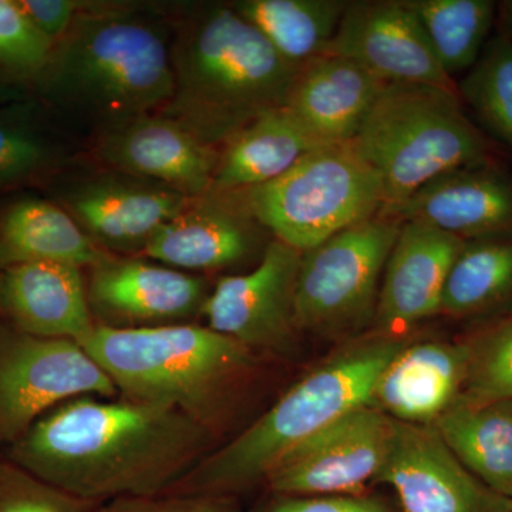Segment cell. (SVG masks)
I'll return each mask as SVG.
<instances>
[{"instance_id":"obj_18","label":"cell","mask_w":512,"mask_h":512,"mask_svg":"<svg viewBox=\"0 0 512 512\" xmlns=\"http://www.w3.org/2000/svg\"><path fill=\"white\" fill-rule=\"evenodd\" d=\"M466 244L430 225L402 222L384 265L369 333L406 338L417 325L440 315L448 272Z\"/></svg>"},{"instance_id":"obj_9","label":"cell","mask_w":512,"mask_h":512,"mask_svg":"<svg viewBox=\"0 0 512 512\" xmlns=\"http://www.w3.org/2000/svg\"><path fill=\"white\" fill-rule=\"evenodd\" d=\"M116 399V384L79 342L39 338L0 320V446L77 397Z\"/></svg>"},{"instance_id":"obj_19","label":"cell","mask_w":512,"mask_h":512,"mask_svg":"<svg viewBox=\"0 0 512 512\" xmlns=\"http://www.w3.org/2000/svg\"><path fill=\"white\" fill-rule=\"evenodd\" d=\"M379 215L421 222L463 239L511 237L512 178L490 160L434 178L407 200Z\"/></svg>"},{"instance_id":"obj_13","label":"cell","mask_w":512,"mask_h":512,"mask_svg":"<svg viewBox=\"0 0 512 512\" xmlns=\"http://www.w3.org/2000/svg\"><path fill=\"white\" fill-rule=\"evenodd\" d=\"M84 271L90 312L96 326L103 328L191 323L201 316L211 292L201 276L141 256L106 254Z\"/></svg>"},{"instance_id":"obj_25","label":"cell","mask_w":512,"mask_h":512,"mask_svg":"<svg viewBox=\"0 0 512 512\" xmlns=\"http://www.w3.org/2000/svg\"><path fill=\"white\" fill-rule=\"evenodd\" d=\"M433 426L471 474L512 501V399L460 397Z\"/></svg>"},{"instance_id":"obj_24","label":"cell","mask_w":512,"mask_h":512,"mask_svg":"<svg viewBox=\"0 0 512 512\" xmlns=\"http://www.w3.org/2000/svg\"><path fill=\"white\" fill-rule=\"evenodd\" d=\"M106 254L55 201L22 198L0 211V271L32 262L87 269Z\"/></svg>"},{"instance_id":"obj_27","label":"cell","mask_w":512,"mask_h":512,"mask_svg":"<svg viewBox=\"0 0 512 512\" xmlns=\"http://www.w3.org/2000/svg\"><path fill=\"white\" fill-rule=\"evenodd\" d=\"M296 69L326 52L349 2L346 0H238L231 2Z\"/></svg>"},{"instance_id":"obj_17","label":"cell","mask_w":512,"mask_h":512,"mask_svg":"<svg viewBox=\"0 0 512 512\" xmlns=\"http://www.w3.org/2000/svg\"><path fill=\"white\" fill-rule=\"evenodd\" d=\"M89 156L96 164L197 198L211 191L220 148L161 114H147L93 134Z\"/></svg>"},{"instance_id":"obj_12","label":"cell","mask_w":512,"mask_h":512,"mask_svg":"<svg viewBox=\"0 0 512 512\" xmlns=\"http://www.w3.org/2000/svg\"><path fill=\"white\" fill-rule=\"evenodd\" d=\"M302 252L272 239L245 274L221 276L201 309L208 328L261 356H289L301 338L295 291Z\"/></svg>"},{"instance_id":"obj_28","label":"cell","mask_w":512,"mask_h":512,"mask_svg":"<svg viewBox=\"0 0 512 512\" xmlns=\"http://www.w3.org/2000/svg\"><path fill=\"white\" fill-rule=\"evenodd\" d=\"M512 302V235L464 245L444 285L440 315L478 319Z\"/></svg>"},{"instance_id":"obj_22","label":"cell","mask_w":512,"mask_h":512,"mask_svg":"<svg viewBox=\"0 0 512 512\" xmlns=\"http://www.w3.org/2000/svg\"><path fill=\"white\" fill-rule=\"evenodd\" d=\"M386 86L355 60L323 53L296 70L285 109L320 143H350Z\"/></svg>"},{"instance_id":"obj_16","label":"cell","mask_w":512,"mask_h":512,"mask_svg":"<svg viewBox=\"0 0 512 512\" xmlns=\"http://www.w3.org/2000/svg\"><path fill=\"white\" fill-rule=\"evenodd\" d=\"M325 53L355 60L387 84H427L457 92L407 0L349 2Z\"/></svg>"},{"instance_id":"obj_21","label":"cell","mask_w":512,"mask_h":512,"mask_svg":"<svg viewBox=\"0 0 512 512\" xmlns=\"http://www.w3.org/2000/svg\"><path fill=\"white\" fill-rule=\"evenodd\" d=\"M84 269L32 262L0 271V320L39 338L82 343L96 323L87 301Z\"/></svg>"},{"instance_id":"obj_20","label":"cell","mask_w":512,"mask_h":512,"mask_svg":"<svg viewBox=\"0 0 512 512\" xmlns=\"http://www.w3.org/2000/svg\"><path fill=\"white\" fill-rule=\"evenodd\" d=\"M468 348L464 340H407L384 367L370 406L394 421L433 426L466 387Z\"/></svg>"},{"instance_id":"obj_33","label":"cell","mask_w":512,"mask_h":512,"mask_svg":"<svg viewBox=\"0 0 512 512\" xmlns=\"http://www.w3.org/2000/svg\"><path fill=\"white\" fill-rule=\"evenodd\" d=\"M100 503L82 500L0 458V512H94Z\"/></svg>"},{"instance_id":"obj_30","label":"cell","mask_w":512,"mask_h":512,"mask_svg":"<svg viewBox=\"0 0 512 512\" xmlns=\"http://www.w3.org/2000/svg\"><path fill=\"white\" fill-rule=\"evenodd\" d=\"M483 126L512 151V42L491 37L476 64L457 86Z\"/></svg>"},{"instance_id":"obj_11","label":"cell","mask_w":512,"mask_h":512,"mask_svg":"<svg viewBox=\"0 0 512 512\" xmlns=\"http://www.w3.org/2000/svg\"><path fill=\"white\" fill-rule=\"evenodd\" d=\"M397 421L366 404L293 448L266 477V493H369L389 457Z\"/></svg>"},{"instance_id":"obj_2","label":"cell","mask_w":512,"mask_h":512,"mask_svg":"<svg viewBox=\"0 0 512 512\" xmlns=\"http://www.w3.org/2000/svg\"><path fill=\"white\" fill-rule=\"evenodd\" d=\"M173 92L170 16L126 3L84 2L53 46L33 99L93 136L160 113Z\"/></svg>"},{"instance_id":"obj_29","label":"cell","mask_w":512,"mask_h":512,"mask_svg":"<svg viewBox=\"0 0 512 512\" xmlns=\"http://www.w3.org/2000/svg\"><path fill=\"white\" fill-rule=\"evenodd\" d=\"M441 69L453 79L476 64L490 40L497 3L491 0H407Z\"/></svg>"},{"instance_id":"obj_36","label":"cell","mask_w":512,"mask_h":512,"mask_svg":"<svg viewBox=\"0 0 512 512\" xmlns=\"http://www.w3.org/2000/svg\"><path fill=\"white\" fill-rule=\"evenodd\" d=\"M33 28L53 46L69 32L74 19L83 9L77 0H16Z\"/></svg>"},{"instance_id":"obj_32","label":"cell","mask_w":512,"mask_h":512,"mask_svg":"<svg viewBox=\"0 0 512 512\" xmlns=\"http://www.w3.org/2000/svg\"><path fill=\"white\" fill-rule=\"evenodd\" d=\"M463 340L470 362L461 397L512 399V308Z\"/></svg>"},{"instance_id":"obj_35","label":"cell","mask_w":512,"mask_h":512,"mask_svg":"<svg viewBox=\"0 0 512 512\" xmlns=\"http://www.w3.org/2000/svg\"><path fill=\"white\" fill-rule=\"evenodd\" d=\"M245 512H397L383 498L360 495H284L266 493Z\"/></svg>"},{"instance_id":"obj_6","label":"cell","mask_w":512,"mask_h":512,"mask_svg":"<svg viewBox=\"0 0 512 512\" xmlns=\"http://www.w3.org/2000/svg\"><path fill=\"white\" fill-rule=\"evenodd\" d=\"M350 144L379 180L380 211L440 175L490 160L458 92L427 84H387Z\"/></svg>"},{"instance_id":"obj_34","label":"cell","mask_w":512,"mask_h":512,"mask_svg":"<svg viewBox=\"0 0 512 512\" xmlns=\"http://www.w3.org/2000/svg\"><path fill=\"white\" fill-rule=\"evenodd\" d=\"M94 512H245L238 497L208 494H158L120 497Z\"/></svg>"},{"instance_id":"obj_7","label":"cell","mask_w":512,"mask_h":512,"mask_svg":"<svg viewBox=\"0 0 512 512\" xmlns=\"http://www.w3.org/2000/svg\"><path fill=\"white\" fill-rule=\"evenodd\" d=\"M235 192L272 237L301 252L383 207L379 180L350 143L322 144L278 180Z\"/></svg>"},{"instance_id":"obj_31","label":"cell","mask_w":512,"mask_h":512,"mask_svg":"<svg viewBox=\"0 0 512 512\" xmlns=\"http://www.w3.org/2000/svg\"><path fill=\"white\" fill-rule=\"evenodd\" d=\"M52 50L16 0H0V96L33 97Z\"/></svg>"},{"instance_id":"obj_1","label":"cell","mask_w":512,"mask_h":512,"mask_svg":"<svg viewBox=\"0 0 512 512\" xmlns=\"http://www.w3.org/2000/svg\"><path fill=\"white\" fill-rule=\"evenodd\" d=\"M214 436L164 404L77 397L43 414L6 458L60 490L106 503L167 493L215 448Z\"/></svg>"},{"instance_id":"obj_14","label":"cell","mask_w":512,"mask_h":512,"mask_svg":"<svg viewBox=\"0 0 512 512\" xmlns=\"http://www.w3.org/2000/svg\"><path fill=\"white\" fill-rule=\"evenodd\" d=\"M272 239L239 192L211 190L167 222L141 258L184 272L228 271L258 264Z\"/></svg>"},{"instance_id":"obj_37","label":"cell","mask_w":512,"mask_h":512,"mask_svg":"<svg viewBox=\"0 0 512 512\" xmlns=\"http://www.w3.org/2000/svg\"><path fill=\"white\" fill-rule=\"evenodd\" d=\"M497 9L500 10L501 22H503V35L512 42V0L501 2Z\"/></svg>"},{"instance_id":"obj_38","label":"cell","mask_w":512,"mask_h":512,"mask_svg":"<svg viewBox=\"0 0 512 512\" xmlns=\"http://www.w3.org/2000/svg\"><path fill=\"white\" fill-rule=\"evenodd\" d=\"M508 512H512V505H511L510 511H508Z\"/></svg>"},{"instance_id":"obj_4","label":"cell","mask_w":512,"mask_h":512,"mask_svg":"<svg viewBox=\"0 0 512 512\" xmlns=\"http://www.w3.org/2000/svg\"><path fill=\"white\" fill-rule=\"evenodd\" d=\"M80 345L120 396L173 407L215 439L261 379V355L192 322L144 329L96 326Z\"/></svg>"},{"instance_id":"obj_3","label":"cell","mask_w":512,"mask_h":512,"mask_svg":"<svg viewBox=\"0 0 512 512\" xmlns=\"http://www.w3.org/2000/svg\"><path fill=\"white\" fill-rule=\"evenodd\" d=\"M171 25L174 92L157 114L220 148L258 117L285 107L298 69L232 3L185 6Z\"/></svg>"},{"instance_id":"obj_8","label":"cell","mask_w":512,"mask_h":512,"mask_svg":"<svg viewBox=\"0 0 512 512\" xmlns=\"http://www.w3.org/2000/svg\"><path fill=\"white\" fill-rule=\"evenodd\" d=\"M400 227L377 214L302 252L295 291L301 336L346 343L370 332L384 265Z\"/></svg>"},{"instance_id":"obj_5","label":"cell","mask_w":512,"mask_h":512,"mask_svg":"<svg viewBox=\"0 0 512 512\" xmlns=\"http://www.w3.org/2000/svg\"><path fill=\"white\" fill-rule=\"evenodd\" d=\"M407 338L367 333L346 342L286 390L235 439L211 451L164 494L231 495L264 485L276 464L340 417L370 403L384 367Z\"/></svg>"},{"instance_id":"obj_26","label":"cell","mask_w":512,"mask_h":512,"mask_svg":"<svg viewBox=\"0 0 512 512\" xmlns=\"http://www.w3.org/2000/svg\"><path fill=\"white\" fill-rule=\"evenodd\" d=\"M39 101L0 109V195L52 183L77 161L72 144L50 124Z\"/></svg>"},{"instance_id":"obj_23","label":"cell","mask_w":512,"mask_h":512,"mask_svg":"<svg viewBox=\"0 0 512 512\" xmlns=\"http://www.w3.org/2000/svg\"><path fill=\"white\" fill-rule=\"evenodd\" d=\"M285 107L249 123L220 147L212 191H247L278 180L322 146Z\"/></svg>"},{"instance_id":"obj_10","label":"cell","mask_w":512,"mask_h":512,"mask_svg":"<svg viewBox=\"0 0 512 512\" xmlns=\"http://www.w3.org/2000/svg\"><path fill=\"white\" fill-rule=\"evenodd\" d=\"M76 163L49 184L52 201L107 254L141 256L151 238L192 200L156 181L100 164L79 171Z\"/></svg>"},{"instance_id":"obj_15","label":"cell","mask_w":512,"mask_h":512,"mask_svg":"<svg viewBox=\"0 0 512 512\" xmlns=\"http://www.w3.org/2000/svg\"><path fill=\"white\" fill-rule=\"evenodd\" d=\"M380 484L392 488L397 512H508L512 505L460 463L434 426L397 421Z\"/></svg>"}]
</instances>
